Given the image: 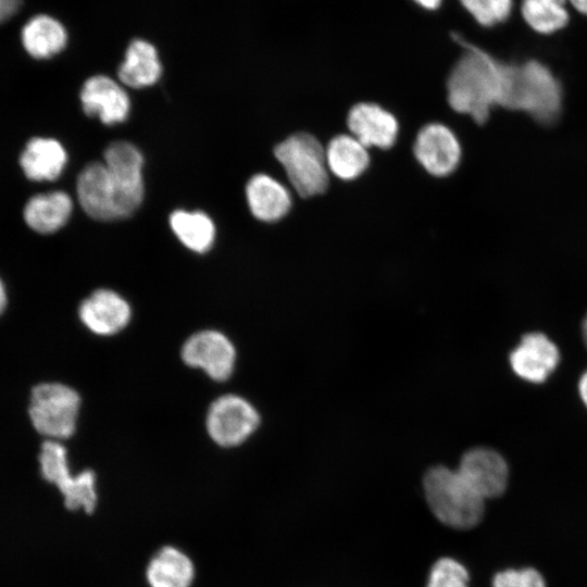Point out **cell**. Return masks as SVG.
<instances>
[{"mask_svg":"<svg viewBox=\"0 0 587 587\" xmlns=\"http://www.w3.org/2000/svg\"><path fill=\"white\" fill-rule=\"evenodd\" d=\"M578 389H579L580 398L583 402L585 403V405L587 407V371L583 374V376L579 379Z\"/></svg>","mask_w":587,"mask_h":587,"instance_id":"32","label":"cell"},{"mask_svg":"<svg viewBox=\"0 0 587 587\" xmlns=\"http://www.w3.org/2000/svg\"><path fill=\"white\" fill-rule=\"evenodd\" d=\"M582 330H583V338H584L585 345L587 347V315L584 319Z\"/></svg>","mask_w":587,"mask_h":587,"instance_id":"34","label":"cell"},{"mask_svg":"<svg viewBox=\"0 0 587 587\" xmlns=\"http://www.w3.org/2000/svg\"><path fill=\"white\" fill-rule=\"evenodd\" d=\"M426 501L433 514L445 525L469 529L483 519L485 499L461 476L445 466L429 469L423 478Z\"/></svg>","mask_w":587,"mask_h":587,"instance_id":"2","label":"cell"},{"mask_svg":"<svg viewBox=\"0 0 587 587\" xmlns=\"http://www.w3.org/2000/svg\"><path fill=\"white\" fill-rule=\"evenodd\" d=\"M470 575L459 561L441 558L433 565L426 587H469Z\"/></svg>","mask_w":587,"mask_h":587,"instance_id":"27","label":"cell"},{"mask_svg":"<svg viewBox=\"0 0 587 587\" xmlns=\"http://www.w3.org/2000/svg\"><path fill=\"white\" fill-rule=\"evenodd\" d=\"M145 576L149 587H191L196 566L185 551L166 545L151 557Z\"/></svg>","mask_w":587,"mask_h":587,"instance_id":"18","label":"cell"},{"mask_svg":"<svg viewBox=\"0 0 587 587\" xmlns=\"http://www.w3.org/2000/svg\"><path fill=\"white\" fill-rule=\"evenodd\" d=\"M260 424L257 410L243 398L225 395L212 402L207 414V430L221 447H236Z\"/></svg>","mask_w":587,"mask_h":587,"instance_id":"8","label":"cell"},{"mask_svg":"<svg viewBox=\"0 0 587 587\" xmlns=\"http://www.w3.org/2000/svg\"><path fill=\"white\" fill-rule=\"evenodd\" d=\"M38 461L41 476L57 486L68 510L93 513L98 504V494L92 470H84L73 476L66 448L58 440L46 439L41 442Z\"/></svg>","mask_w":587,"mask_h":587,"instance_id":"6","label":"cell"},{"mask_svg":"<svg viewBox=\"0 0 587 587\" xmlns=\"http://www.w3.org/2000/svg\"><path fill=\"white\" fill-rule=\"evenodd\" d=\"M64 26L48 15H37L29 20L22 30V41L26 51L37 59H48L59 53L66 45Z\"/></svg>","mask_w":587,"mask_h":587,"instance_id":"23","label":"cell"},{"mask_svg":"<svg viewBox=\"0 0 587 587\" xmlns=\"http://www.w3.org/2000/svg\"><path fill=\"white\" fill-rule=\"evenodd\" d=\"M492 587H547L544 576L536 569H507L492 578Z\"/></svg>","mask_w":587,"mask_h":587,"instance_id":"28","label":"cell"},{"mask_svg":"<svg viewBox=\"0 0 587 587\" xmlns=\"http://www.w3.org/2000/svg\"><path fill=\"white\" fill-rule=\"evenodd\" d=\"M80 404L79 394L74 388L58 382H43L32 388L27 414L39 435L61 441L74 435Z\"/></svg>","mask_w":587,"mask_h":587,"instance_id":"5","label":"cell"},{"mask_svg":"<svg viewBox=\"0 0 587 587\" xmlns=\"http://www.w3.org/2000/svg\"><path fill=\"white\" fill-rule=\"evenodd\" d=\"M76 190L80 207L90 217L99 221L121 218L116 192L103 162L89 163L80 172Z\"/></svg>","mask_w":587,"mask_h":587,"instance_id":"13","label":"cell"},{"mask_svg":"<svg viewBox=\"0 0 587 587\" xmlns=\"http://www.w3.org/2000/svg\"><path fill=\"white\" fill-rule=\"evenodd\" d=\"M465 11L484 27L505 22L512 13L513 0H459Z\"/></svg>","mask_w":587,"mask_h":587,"instance_id":"26","label":"cell"},{"mask_svg":"<svg viewBox=\"0 0 587 587\" xmlns=\"http://www.w3.org/2000/svg\"><path fill=\"white\" fill-rule=\"evenodd\" d=\"M415 4L427 11L437 10L444 0H412Z\"/></svg>","mask_w":587,"mask_h":587,"instance_id":"30","label":"cell"},{"mask_svg":"<svg viewBox=\"0 0 587 587\" xmlns=\"http://www.w3.org/2000/svg\"><path fill=\"white\" fill-rule=\"evenodd\" d=\"M162 73V65L155 47L143 40H133L126 52L117 75L130 88H145L155 84Z\"/></svg>","mask_w":587,"mask_h":587,"instance_id":"19","label":"cell"},{"mask_svg":"<svg viewBox=\"0 0 587 587\" xmlns=\"http://www.w3.org/2000/svg\"><path fill=\"white\" fill-rule=\"evenodd\" d=\"M521 14L525 23L541 35L561 30L570 20L566 0H522Z\"/></svg>","mask_w":587,"mask_h":587,"instance_id":"25","label":"cell"},{"mask_svg":"<svg viewBox=\"0 0 587 587\" xmlns=\"http://www.w3.org/2000/svg\"><path fill=\"white\" fill-rule=\"evenodd\" d=\"M67 155L63 146L52 138H33L21 154V166L33 180H53L60 176Z\"/></svg>","mask_w":587,"mask_h":587,"instance_id":"20","label":"cell"},{"mask_svg":"<svg viewBox=\"0 0 587 587\" xmlns=\"http://www.w3.org/2000/svg\"><path fill=\"white\" fill-rule=\"evenodd\" d=\"M130 307L118 294L98 289L78 307L80 322L97 335L110 336L121 332L130 320Z\"/></svg>","mask_w":587,"mask_h":587,"instance_id":"15","label":"cell"},{"mask_svg":"<svg viewBox=\"0 0 587 587\" xmlns=\"http://www.w3.org/2000/svg\"><path fill=\"white\" fill-rule=\"evenodd\" d=\"M170 226L179 241L191 251L204 253L213 246L215 226L204 212L176 210L170 215Z\"/></svg>","mask_w":587,"mask_h":587,"instance_id":"24","label":"cell"},{"mask_svg":"<svg viewBox=\"0 0 587 587\" xmlns=\"http://www.w3.org/2000/svg\"><path fill=\"white\" fill-rule=\"evenodd\" d=\"M20 5L21 0H0V23L10 18Z\"/></svg>","mask_w":587,"mask_h":587,"instance_id":"29","label":"cell"},{"mask_svg":"<svg viewBox=\"0 0 587 587\" xmlns=\"http://www.w3.org/2000/svg\"><path fill=\"white\" fill-rule=\"evenodd\" d=\"M325 151L329 173L341 180L360 177L370 165L367 148L350 134L333 137Z\"/></svg>","mask_w":587,"mask_h":587,"instance_id":"21","label":"cell"},{"mask_svg":"<svg viewBox=\"0 0 587 587\" xmlns=\"http://www.w3.org/2000/svg\"><path fill=\"white\" fill-rule=\"evenodd\" d=\"M72 209V199L64 191L39 193L26 203L24 218L34 230L50 234L65 225Z\"/></svg>","mask_w":587,"mask_h":587,"instance_id":"22","label":"cell"},{"mask_svg":"<svg viewBox=\"0 0 587 587\" xmlns=\"http://www.w3.org/2000/svg\"><path fill=\"white\" fill-rule=\"evenodd\" d=\"M563 109V89L553 72L538 60L516 63L510 111L526 114L542 126L553 125Z\"/></svg>","mask_w":587,"mask_h":587,"instance_id":"3","label":"cell"},{"mask_svg":"<svg viewBox=\"0 0 587 587\" xmlns=\"http://www.w3.org/2000/svg\"><path fill=\"white\" fill-rule=\"evenodd\" d=\"M274 155L300 197L311 198L325 192L329 171L325 148L316 137L303 132L292 134L274 148Z\"/></svg>","mask_w":587,"mask_h":587,"instance_id":"4","label":"cell"},{"mask_svg":"<svg viewBox=\"0 0 587 587\" xmlns=\"http://www.w3.org/2000/svg\"><path fill=\"white\" fill-rule=\"evenodd\" d=\"M569 2L577 12L587 16V0H569Z\"/></svg>","mask_w":587,"mask_h":587,"instance_id":"33","label":"cell"},{"mask_svg":"<svg viewBox=\"0 0 587 587\" xmlns=\"http://www.w3.org/2000/svg\"><path fill=\"white\" fill-rule=\"evenodd\" d=\"M559 361L558 347L541 333L524 335L510 354V363L514 373L532 383L546 380Z\"/></svg>","mask_w":587,"mask_h":587,"instance_id":"16","label":"cell"},{"mask_svg":"<svg viewBox=\"0 0 587 587\" xmlns=\"http://www.w3.org/2000/svg\"><path fill=\"white\" fill-rule=\"evenodd\" d=\"M350 135L369 148L389 149L398 137L399 123L387 109L374 102H359L347 114Z\"/></svg>","mask_w":587,"mask_h":587,"instance_id":"11","label":"cell"},{"mask_svg":"<svg viewBox=\"0 0 587 587\" xmlns=\"http://www.w3.org/2000/svg\"><path fill=\"white\" fill-rule=\"evenodd\" d=\"M413 153L429 175L446 177L458 168L462 149L450 127L441 123H428L416 134Z\"/></svg>","mask_w":587,"mask_h":587,"instance_id":"9","label":"cell"},{"mask_svg":"<svg viewBox=\"0 0 587 587\" xmlns=\"http://www.w3.org/2000/svg\"><path fill=\"white\" fill-rule=\"evenodd\" d=\"M246 198L252 215L262 222H277L291 209L290 191L267 174L253 175L246 185Z\"/></svg>","mask_w":587,"mask_h":587,"instance_id":"17","label":"cell"},{"mask_svg":"<svg viewBox=\"0 0 587 587\" xmlns=\"http://www.w3.org/2000/svg\"><path fill=\"white\" fill-rule=\"evenodd\" d=\"M182 359L188 366L201 369L212 379L223 382L234 371L236 350L222 333L201 330L185 341Z\"/></svg>","mask_w":587,"mask_h":587,"instance_id":"10","label":"cell"},{"mask_svg":"<svg viewBox=\"0 0 587 587\" xmlns=\"http://www.w3.org/2000/svg\"><path fill=\"white\" fill-rule=\"evenodd\" d=\"M463 52L447 79L451 109L484 124L496 108L505 109L511 92L513 64L453 35Z\"/></svg>","mask_w":587,"mask_h":587,"instance_id":"1","label":"cell"},{"mask_svg":"<svg viewBox=\"0 0 587 587\" xmlns=\"http://www.w3.org/2000/svg\"><path fill=\"white\" fill-rule=\"evenodd\" d=\"M8 292L4 286V283L0 278V316L4 313L8 307Z\"/></svg>","mask_w":587,"mask_h":587,"instance_id":"31","label":"cell"},{"mask_svg":"<svg viewBox=\"0 0 587 587\" xmlns=\"http://www.w3.org/2000/svg\"><path fill=\"white\" fill-rule=\"evenodd\" d=\"M458 472L484 499L501 496L508 485L509 469L498 452L487 448H475L461 459Z\"/></svg>","mask_w":587,"mask_h":587,"instance_id":"12","label":"cell"},{"mask_svg":"<svg viewBox=\"0 0 587 587\" xmlns=\"http://www.w3.org/2000/svg\"><path fill=\"white\" fill-rule=\"evenodd\" d=\"M103 163L114 186L120 217L132 215L143 199V157L128 141H114L103 152Z\"/></svg>","mask_w":587,"mask_h":587,"instance_id":"7","label":"cell"},{"mask_svg":"<svg viewBox=\"0 0 587 587\" xmlns=\"http://www.w3.org/2000/svg\"><path fill=\"white\" fill-rule=\"evenodd\" d=\"M84 112L97 116L103 124L124 122L130 110V101L125 89L105 75L88 78L80 90Z\"/></svg>","mask_w":587,"mask_h":587,"instance_id":"14","label":"cell"}]
</instances>
